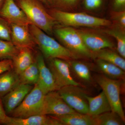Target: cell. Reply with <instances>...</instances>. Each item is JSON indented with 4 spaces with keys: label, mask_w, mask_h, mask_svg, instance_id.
<instances>
[{
    "label": "cell",
    "mask_w": 125,
    "mask_h": 125,
    "mask_svg": "<svg viewBox=\"0 0 125 125\" xmlns=\"http://www.w3.org/2000/svg\"><path fill=\"white\" fill-rule=\"evenodd\" d=\"M30 32L45 59L59 58L66 61L76 60L70 52L42 30L29 25Z\"/></svg>",
    "instance_id": "1"
},
{
    "label": "cell",
    "mask_w": 125,
    "mask_h": 125,
    "mask_svg": "<svg viewBox=\"0 0 125 125\" xmlns=\"http://www.w3.org/2000/svg\"><path fill=\"white\" fill-rule=\"evenodd\" d=\"M19 6L33 25L48 35L52 34L56 22L40 1L38 0H18Z\"/></svg>",
    "instance_id": "2"
},
{
    "label": "cell",
    "mask_w": 125,
    "mask_h": 125,
    "mask_svg": "<svg viewBox=\"0 0 125 125\" xmlns=\"http://www.w3.org/2000/svg\"><path fill=\"white\" fill-rule=\"evenodd\" d=\"M48 12L56 22L66 27L97 28L107 27L112 24L110 21L84 13H70L57 9Z\"/></svg>",
    "instance_id": "3"
},
{
    "label": "cell",
    "mask_w": 125,
    "mask_h": 125,
    "mask_svg": "<svg viewBox=\"0 0 125 125\" xmlns=\"http://www.w3.org/2000/svg\"><path fill=\"white\" fill-rule=\"evenodd\" d=\"M53 32L61 44L68 49L76 60L94 59L93 52L84 45L78 30L63 26L54 29Z\"/></svg>",
    "instance_id": "4"
},
{
    "label": "cell",
    "mask_w": 125,
    "mask_h": 125,
    "mask_svg": "<svg viewBox=\"0 0 125 125\" xmlns=\"http://www.w3.org/2000/svg\"><path fill=\"white\" fill-rule=\"evenodd\" d=\"M45 94L36 84L34 85L33 88L22 102L9 116L24 118L32 116L43 115V106Z\"/></svg>",
    "instance_id": "5"
},
{
    "label": "cell",
    "mask_w": 125,
    "mask_h": 125,
    "mask_svg": "<svg viewBox=\"0 0 125 125\" xmlns=\"http://www.w3.org/2000/svg\"><path fill=\"white\" fill-rule=\"evenodd\" d=\"M94 81L102 88L111 107L112 111L116 113L125 121V113L121 102V87L124 81L113 79L102 74H95Z\"/></svg>",
    "instance_id": "6"
},
{
    "label": "cell",
    "mask_w": 125,
    "mask_h": 125,
    "mask_svg": "<svg viewBox=\"0 0 125 125\" xmlns=\"http://www.w3.org/2000/svg\"><path fill=\"white\" fill-rule=\"evenodd\" d=\"M47 66L54 77L57 91L61 88L68 85L80 87V84L72 77L69 64L67 61L57 58L47 60Z\"/></svg>",
    "instance_id": "7"
},
{
    "label": "cell",
    "mask_w": 125,
    "mask_h": 125,
    "mask_svg": "<svg viewBox=\"0 0 125 125\" xmlns=\"http://www.w3.org/2000/svg\"><path fill=\"white\" fill-rule=\"evenodd\" d=\"M65 102L77 112L83 114L88 113V104L85 93L80 86L70 85L57 90Z\"/></svg>",
    "instance_id": "8"
},
{
    "label": "cell",
    "mask_w": 125,
    "mask_h": 125,
    "mask_svg": "<svg viewBox=\"0 0 125 125\" xmlns=\"http://www.w3.org/2000/svg\"><path fill=\"white\" fill-rule=\"evenodd\" d=\"M75 112L64 101L58 91H52L45 94L43 115L58 116Z\"/></svg>",
    "instance_id": "9"
},
{
    "label": "cell",
    "mask_w": 125,
    "mask_h": 125,
    "mask_svg": "<svg viewBox=\"0 0 125 125\" xmlns=\"http://www.w3.org/2000/svg\"><path fill=\"white\" fill-rule=\"evenodd\" d=\"M34 85L20 83L1 99L4 109L7 115L22 102Z\"/></svg>",
    "instance_id": "10"
},
{
    "label": "cell",
    "mask_w": 125,
    "mask_h": 125,
    "mask_svg": "<svg viewBox=\"0 0 125 125\" xmlns=\"http://www.w3.org/2000/svg\"><path fill=\"white\" fill-rule=\"evenodd\" d=\"M0 16L10 24H31L27 16L14 0H4L0 10Z\"/></svg>",
    "instance_id": "11"
},
{
    "label": "cell",
    "mask_w": 125,
    "mask_h": 125,
    "mask_svg": "<svg viewBox=\"0 0 125 125\" xmlns=\"http://www.w3.org/2000/svg\"><path fill=\"white\" fill-rule=\"evenodd\" d=\"M11 42L18 48H28L33 49L36 44L29 29V25L10 24Z\"/></svg>",
    "instance_id": "12"
},
{
    "label": "cell",
    "mask_w": 125,
    "mask_h": 125,
    "mask_svg": "<svg viewBox=\"0 0 125 125\" xmlns=\"http://www.w3.org/2000/svg\"><path fill=\"white\" fill-rule=\"evenodd\" d=\"M35 60L39 72L38 81L37 83L39 87L45 94L52 91H57L54 77L46 65L45 58L42 54H38Z\"/></svg>",
    "instance_id": "13"
},
{
    "label": "cell",
    "mask_w": 125,
    "mask_h": 125,
    "mask_svg": "<svg viewBox=\"0 0 125 125\" xmlns=\"http://www.w3.org/2000/svg\"><path fill=\"white\" fill-rule=\"evenodd\" d=\"M84 45L92 52L105 48L112 49L114 43L108 39L98 34L78 30Z\"/></svg>",
    "instance_id": "14"
},
{
    "label": "cell",
    "mask_w": 125,
    "mask_h": 125,
    "mask_svg": "<svg viewBox=\"0 0 125 125\" xmlns=\"http://www.w3.org/2000/svg\"><path fill=\"white\" fill-rule=\"evenodd\" d=\"M72 60L67 61L69 64L72 77L81 85H90L93 84L94 79L91 74L92 67L83 62Z\"/></svg>",
    "instance_id": "15"
},
{
    "label": "cell",
    "mask_w": 125,
    "mask_h": 125,
    "mask_svg": "<svg viewBox=\"0 0 125 125\" xmlns=\"http://www.w3.org/2000/svg\"><path fill=\"white\" fill-rule=\"evenodd\" d=\"M6 125H60L58 121L49 115H39L21 118L7 116Z\"/></svg>",
    "instance_id": "16"
},
{
    "label": "cell",
    "mask_w": 125,
    "mask_h": 125,
    "mask_svg": "<svg viewBox=\"0 0 125 125\" xmlns=\"http://www.w3.org/2000/svg\"><path fill=\"white\" fill-rule=\"evenodd\" d=\"M84 96L88 104L89 115H97L112 111L111 105L103 91L95 97H91L85 94Z\"/></svg>",
    "instance_id": "17"
},
{
    "label": "cell",
    "mask_w": 125,
    "mask_h": 125,
    "mask_svg": "<svg viewBox=\"0 0 125 125\" xmlns=\"http://www.w3.org/2000/svg\"><path fill=\"white\" fill-rule=\"evenodd\" d=\"M60 125H96L92 116L75 112L58 116L51 115Z\"/></svg>",
    "instance_id": "18"
},
{
    "label": "cell",
    "mask_w": 125,
    "mask_h": 125,
    "mask_svg": "<svg viewBox=\"0 0 125 125\" xmlns=\"http://www.w3.org/2000/svg\"><path fill=\"white\" fill-rule=\"evenodd\" d=\"M96 66L92 68L99 73L113 79L124 81L125 80V71L120 67L110 62L99 59H96Z\"/></svg>",
    "instance_id": "19"
},
{
    "label": "cell",
    "mask_w": 125,
    "mask_h": 125,
    "mask_svg": "<svg viewBox=\"0 0 125 125\" xmlns=\"http://www.w3.org/2000/svg\"><path fill=\"white\" fill-rule=\"evenodd\" d=\"M32 50L28 48H19L18 53L12 59L13 70L18 75L35 61Z\"/></svg>",
    "instance_id": "20"
},
{
    "label": "cell",
    "mask_w": 125,
    "mask_h": 125,
    "mask_svg": "<svg viewBox=\"0 0 125 125\" xmlns=\"http://www.w3.org/2000/svg\"><path fill=\"white\" fill-rule=\"evenodd\" d=\"M19 75L13 70L5 72L0 74V99L20 84Z\"/></svg>",
    "instance_id": "21"
},
{
    "label": "cell",
    "mask_w": 125,
    "mask_h": 125,
    "mask_svg": "<svg viewBox=\"0 0 125 125\" xmlns=\"http://www.w3.org/2000/svg\"><path fill=\"white\" fill-rule=\"evenodd\" d=\"M94 59H99L117 66L125 71V58L110 48L93 52Z\"/></svg>",
    "instance_id": "22"
},
{
    "label": "cell",
    "mask_w": 125,
    "mask_h": 125,
    "mask_svg": "<svg viewBox=\"0 0 125 125\" xmlns=\"http://www.w3.org/2000/svg\"><path fill=\"white\" fill-rule=\"evenodd\" d=\"M96 125H124L125 121L116 113L112 111L92 116Z\"/></svg>",
    "instance_id": "23"
},
{
    "label": "cell",
    "mask_w": 125,
    "mask_h": 125,
    "mask_svg": "<svg viewBox=\"0 0 125 125\" xmlns=\"http://www.w3.org/2000/svg\"><path fill=\"white\" fill-rule=\"evenodd\" d=\"M39 72L36 61L19 75L20 83L34 85L38 83Z\"/></svg>",
    "instance_id": "24"
},
{
    "label": "cell",
    "mask_w": 125,
    "mask_h": 125,
    "mask_svg": "<svg viewBox=\"0 0 125 125\" xmlns=\"http://www.w3.org/2000/svg\"><path fill=\"white\" fill-rule=\"evenodd\" d=\"M19 48L11 41L0 39V60L10 59L18 53Z\"/></svg>",
    "instance_id": "25"
},
{
    "label": "cell",
    "mask_w": 125,
    "mask_h": 125,
    "mask_svg": "<svg viewBox=\"0 0 125 125\" xmlns=\"http://www.w3.org/2000/svg\"><path fill=\"white\" fill-rule=\"evenodd\" d=\"M104 32L113 37L116 40L117 52L123 58H125V31L120 29L106 30Z\"/></svg>",
    "instance_id": "26"
},
{
    "label": "cell",
    "mask_w": 125,
    "mask_h": 125,
    "mask_svg": "<svg viewBox=\"0 0 125 125\" xmlns=\"http://www.w3.org/2000/svg\"><path fill=\"white\" fill-rule=\"evenodd\" d=\"M0 39L11 41V29L10 24L0 16Z\"/></svg>",
    "instance_id": "27"
},
{
    "label": "cell",
    "mask_w": 125,
    "mask_h": 125,
    "mask_svg": "<svg viewBox=\"0 0 125 125\" xmlns=\"http://www.w3.org/2000/svg\"><path fill=\"white\" fill-rule=\"evenodd\" d=\"M112 18L117 23L121 29L125 31V11H115L112 13Z\"/></svg>",
    "instance_id": "28"
},
{
    "label": "cell",
    "mask_w": 125,
    "mask_h": 125,
    "mask_svg": "<svg viewBox=\"0 0 125 125\" xmlns=\"http://www.w3.org/2000/svg\"><path fill=\"white\" fill-rule=\"evenodd\" d=\"M13 69V62L10 59L0 60V74Z\"/></svg>",
    "instance_id": "29"
},
{
    "label": "cell",
    "mask_w": 125,
    "mask_h": 125,
    "mask_svg": "<svg viewBox=\"0 0 125 125\" xmlns=\"http://www.w3.org/2000/svg\"><path fill=\"white\" fill-rule=\"evenodd\" d=\"M102 1L103 0H84V5L88 10H94L100 7Z\"/></svg>",
    "instance_id": "30"
},
{
    "label": "cell",
    "mask_w": 125,
    "mask_h": 125,
    "mask_svg": "<svg viewBox=\"0 0 125 125\" xmlns=\"http://www.w3.org/2000/svg\"><path fill=\"white\" fill-rule=\"evenodd\" d=\"M7 116L2 106L1 99H0V125H5Z\"/></svg>",
    "instance_id": "31"
},
{
    "label": "cell",
    "mask_w": 125,
    "mask_h": 125,
    "mask_svg": "<svg viewBox=\"0 0 125 125\" xmlns=\"http://www.w3.org/2000/svg\"><path fill=\"white\" fill-rule=\"evenodd\" d=\"M125 0H114V7L116 10H119L125 7Z\"/></svg>",
    "instance_id": "32"
},
{
    "label": "cell",
    "mask_w": 125,
    "mask_h": 125,
    "mask_svg": "<svg viewBox=\"0 0 125 125\" xmlns=\"http://www.w3.org/2000/svg\"><path fill=\"white\" fill-rule=\"evenodd\" d=\"M77 0H56V1L58 2L60 5H68L72 4L75 3Z\"/></svg>",
    "instance_id": "33"
},
{
    "label": "cell",
    "mask_w": 125,
    "mask_h": 125,
    "mask_svg": "<svg viewBox=\"0 0 125 125\" xmlns=\"http://www.w3.org/2000/svg\"><path fill=\"white\" fill-rule=\"evenodd\" d=\"M4 0H0V10L2 7V5L4 2Z\"/></svg>",
    "instance_id": "34"
},
{
    "label": "cell",
    "mask_w": 125,
    "mask_h": 125,
    "mask_svg": "<svg viewBox=\"0 0 125 125\" xmlns=\"http://www.w3.org/2000/svg\"><path fill=\"white\" fill-rule=\"evenodd\" d=\"M38 0L40 2H44V3H47L48 2V1L49 0Z\"/></svg>",
    "instance_id": "35"
}]
</instances>
